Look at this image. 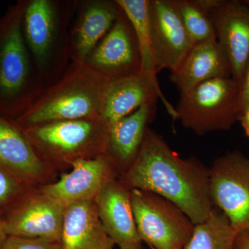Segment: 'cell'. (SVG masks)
<instances>
[{
	"label": "cell",
	"instance_id": "cell-10",
	"mask_svg": "<svg viewBox=\"0 0 249 249\" xmlns=\"http://www.w3.org/2000/svg\"><path fill=\"white\" fill-rule=\"evenodd\" d=\"M109 80L140 73V52L132 24L121 9L114 26L84 62Z\"/></svg>",
	"mask_w": 249,
	"mask_h": 249
},
{
	"label": "cell",
	"instance_id": "cell-17",
	"mask_svg": "<svg viewBox=\"0 0 249 249\" xmlns=\"http://www.w3.org/2000/svg\"><path fill=\"white\" fill-rule=\"evenodd\" d=\"M62 249H114L98 216L94 200L67 205L62 227Z\"/></svg>",
	"mask_w": 249,
	"mask_h": 249
},
{
	"label": "cell",
	"instance_id": "cell-3",
	"mask_svg": "<svg viewBox=\"0 0 249 249\" xmlns=\"http://www.w3.org/2000/svg\"><path fill=\"white\" fill-rule=\"evenodd\" d=\"M76 0H24L22 33L45 88L60 79L71 62L70 29Z\"/></svg>",
	"mask_w": 249,
	"mask_h": 249
},
{
	"label": "cell",
	"instance_id": "cell-22",
	"mask_svg": "<svg viewBox=\"0 0 249 249\" xmlns=\"http://www.w3.org/2000/svg\"><path fill=\"white\" fill-rule=\"evenodd\" d=\"M237 234L227 217L214 206L204 222L195 225L183 249H235Z\"/></svg>",
	"mask_w": 249,
	"mask_h": 249
},
{
	"label": "cell",
	"instance_id": "cell-8",
	"mask_svg": "<svg viewBox=\"0 0 249 249\" xmlns=\"http://www.w3.org/2000/svg\"><path fill=\"white\" fill-rule=\"evenodd\" d=\"M211 201L237 232L249 231V159L228 152L209 168Z\"/></svg>",
	"mask_w": 249,
	"mask_h": 249
},
{
	"label": "cell",
	"instance_id": "cell-25",
	"mask_svg": "<svg viewBox=\"0 0 249 249\" xmlns=\"http://www.w3.org/2000/svg\"><path fill=\"white\" fill-rule=\"evenodd\" d=\"M2 249H62L60 242L40 238L7 236Z\"/></svg>",
	"mask_w": 249,
	"mask_h": 249
},
{
	"label": "cell",
	"instance_id": "cell-18",
	"mask_svg": "<svg viewBox=\"0 0 249 249\" xmlns=\"http://www.w3.org/2000/svg\"><path fill=\"white\" fill-rule=\"evenodd\" d=\"M0 166L27 183L42 179L48 169L47 163L34 151L22 129L1 114Z\"/></svg>",
	"mask_w": 249,
	"mask_h": 249
},
{
	"label": "cell",
	"instance_id": "cell-4",
	"mask_svg": "<svg viewBox=\"0 0 249 249\" xmlns=\"http://www.w3.org/2000/svg\"><path fill=\"white\" fill-rule=\"evenodd\" d=\"M24 0L0 17V114L18 119L45 89L22 33Z\"/></svg>",
	"mask_w": 249,
	"mask_h": 249
},
{
	"label": "cell",
	"instance_id": "cell-30",
	"mask_svg": "<svg viewBox=\"0 0 249 249\" xmlns=\"http://www.w3.org/2000/svg\"><path fill=\"white\" fill-rule=\"evenodd\" d=\"M243 2L249 6V0H245V1H243Z\"/></svg>",
	"mask_w": 249,
	"mask_h": 249
},
{
	"label": "cell",
	"instance_id": "cell-7",
	"mask_svg": "<svg viewBox=\"0 0 249 249\" xmlns=\"http://www.w3.org/2000/svg\"><path fill=\"white\" fill-rule=\"evenodd\" d=\"M131 205L142 242L151 249H183L195 224L178 206L163 196L131 188Z\"/></svg>",
	"mask_w": 249,
	"mask_h": 249
},
{
	"label": "cell",
	"instance_id": "cell-27",
	"mask_svg": "<svg viewBox=\"0 0 249 249\" xmlns=\"http://www.w3.org/2000/svg\"><path fill=\"white\" fill-rule=\"evenodd\" d=\"M235 249H249V231L237 234L235 242Z\"/></svg>",
	"mask_w": 249,
	"mask_h": 249
},
{
	"label": "cell",
	"instance_id": "cell-29",
	"mask_svg": "<svg viewBox=\"0 0 249 249\" xmlns=\"http://www.w3.org/2000/svg\"><path fill=\"white\" fill-rule=\"evenodd\" d=\"M7 235L5 232L3 219H0V249H2Z\"/></svg>",
	"mask_w": 249,
	"mask_h": 249
},
{
	"label": "cell",
	"instance_id": "cell-20",
	"mask_svg": "<svg viewBox=\"0 0 249 249\" xmlns=\"http://www.w3.org/2000/svg\"><path fill=\"white\" fill-rule=\"evenodd\" d=\"M157 103H147L109 126L107 154L122 174L133 163L142 147L147 124L155 117Z\"/></svg>",
	"mask_w": 249,
	"mask_h": 249
},
{
	"label": "cell",
	"instance_id": "cell-1",
	"mask_svg": "<svg viewBox=\"0 0 249 249\" xmlns=\"http://www.w3.org/2000/svg\"><path fill=\"white\" fill-rule=\"evenodd\" d=\"M129 188L152 192L178 206L196 224L209 217V168L195 157L182 159L147 127L142 147L120 179Z\"/></svg>",
	"mask_w": 249,
	"mask_h": 249
},
{
	"label": "cell",
	"instance_id": "cell-9",
	"mask_svg": "<svg viewBox=\"0 0 249 249\" xmlns=\"http://www.w3.org/2000/svg\"><path fill=\"white\" fill-rule=\"evenodd\" d=\"M215 31L217 42L227 55L232 78L240 83L249 58V6L237 0H201Z\"/></svg>",
	"mask_w": 249,
	"mask_h": 249
},
{
	"label": "cell",
	"instance_id": "cell-6",
	"mask_svg": "<svg viewBox=\"0 0 249 249\" xmlns=\"http://www.w3.org/2000/svg\"><path fill=\"white\" fill-rule=\"evenodd\" d=\"M238 95L232 77L205 81L181 93L177 120L198 136L229 130L238 119Z\"/></svg>",
	"mask_w": 249,
	"mask_h": 249
},
{
	"label": "cell",
	"instance_id": "cell-26",
	"mask_svg": "<svg viewBox=\"0 0 249 249\" xmlns=\"http://www.w3.org/2000/svg\"><path fill=\"white\" fill-rule=\"evenodd\" d=\"M239 86L238 117L249 107V58L246 65ZM238 120V119H237Z\"/></svg>",
	"mask_w": 249,
	"mask_h": 249
},
{
	"label": "cell",
	"instance_id": "cell-12",
	"mask_svg": "<svg viewBox=\"0 0 249 249\" xmlns=\"http://www.w3.org/2000/svg\"><path fill=\"white\" fill-rule=\"evenodd\" d=\"M149 19L157 72L173 73L194 47L173 0H150Z\"/></svg>",
	"mask_w": 249,
	"mask_h": 249
},
{
	"label": "cell",
	"instance_id": "cell-14",
	"mask_svg": "<svg viewBox=\"0 0 249 249\" xmlns=\"http://www.w3.org/2000/svg\"><path fill=\"white\" fill-rule=\"evenodd\" d=\"M116 0H77L70 25L71 62H85L120 14Z\"/></svg>",
	"mask_w": 249,
	"mask_h": 249
},
{
	"label": "cell",
	"instance_id": "cell-13",
	"mask_svg": "<svg viewBox=\"0 0 249 249\" xmlns=\"http://www.w3.org/2000/svg\"><path fill=\"white\" fill-rule=\"evenodd\" d=\"M71 173L62 175L57 182L44 186L41 193L68 205L94 200L106 183L115 179L119 170L107 154L94 158L73 160Z\"/></svg>",
	"mask_w": 249,
	"mask_h": 249
},
{
	"label": "cell",
	"instance_id": "cell-16",
	"mask_svg": "<svg viewBox=\"0 0 249 249\" xmlns=\"http://www.w3.org/2000/svg\"><path fill=\"white\" fill-rule=\"evenodd\" d=\"M130 190L120 180L105 185L94 201L108 235L120 249H143L131 205Z\"/></svg>",
	"mask_w": 249,
	"mask_h": 249
},
{
	"label": "cell",
	"instance_id": "cell-28",
	"mask_svg": "<svg viewBox=\"0 0 249 249\" xmlns=\"http://www.w3.org/2000/svg\"><path fill=\"white\" fill-rule=\"evenodd\" d=\"M246 134L249 137V107L244 111L238 117Z\"/></svg>",
	"mask_w": 249,
	"mask_h": 249
},
{
	"label": "cell",
	"instance_id": "cell-23",
	"mask_svg": "<svg viewBox=\"0 0 249 249\" xmlns=\"http://www.w3.org/2000/svg\"><path fill=\"white\" fill-rule=\"evenodd\" d=\"M178 16L193 45L217 40L215 31L207 10L201 0H173Z\"/></svg>",
	"mask_w": 249,
	"mask_h": 249
},
{
	"label": "cell",
	"instance_id": "cell-21",
	"mask_svg": "<svg viewBox=\"0 0 249 249\" xmlns=\"http://www.w3.org/2000/svg\"><path fill=\"white\" fill-rule=\"evenodd\" d=\"M132 24L140 52L142 70L157 89L161 91L157 79V67L150 33L149 19L150 0H116Z\"/></svg>",
	"mask_w": 249,
	"mask_h": 249
},
{
	"label": "cell",
	"instance_id": "cell-19",
	"mask_svg": "<svg viewBox=\"0 0 249 249\" xmlns=\"http://www.w3.org/2000/svg\"><path fill=\"white\" fill-rule=\"evenodd\" d=\"M227 77H232L230 62L217 40H212L195 45L170 79L181 94L207 80Z\"/></svg>",
	"mask_w": 249,
	"mask_h": 249
},
{
	"label": "cell",
	"instance_id": "cell-24",
	"mask_svg": "<svg viewBox=\"0 0 249 249\" xmlns=\"http://www.w3.org/2000/svg\"><path fill=\"white\" fill-rule=\"evenodd\" d=\"M24 182L9 170L0 166V211L7 213L26 196Z\"/></svg>",
	"mask_w": 249,
	"mask_h": 249
},
{
	"label": "cell",
	"instance_id": "cell-5",
	"mask_svg": "<svg viewBox=\"0 0 249 249\" xmlns=\"http://www.w3.org/2000/svg\"><path fill=\"white\" fill-rule=\"evenodd\" d=\"M22 130L45 163H71L77 159L94 158L107 151L109 127L101 116L39 124Z\"/></svg>",
	"mask_w": 249,
	"mask_h": 249
},
{
	"label": "cell",
	"instance_id": "cell-11",
	"mask_svg": "<svg viewBox=\"0 0 249 249\" xmlns=\"http://www.w3.org/2000/svg\"><path fill=\"white\" fill-rule=\"evenodd\" d=\"M66 205L45 196L26 195L3 219L7 236L61 242Z\"/></svg>",
	"mask_w": 249,
	"mask_h": 249
},
{
	"label": "cell",
	"instance_id": "cell-2",
	"mask_svg": "<svg viewBox=\"0 0 249 249\" xmlns=\"http://www.w3.org/2000/svg\"><path fill=\"white\" fill-rule=\"evenodd\" d=\"M109 80L84 62H71L58 81L47 87L13 120L20 128L101 116Z\"/></svg>",
	"mask_w": 249,
	"mask_h": 249
},
{
	"label": "cell",
	"instance_id": "cell-15",
	"mask_svg": "<svg viewBox=\"0 0 249 249\" xmlns=\"http://www.w3.org/2000/svg\"><path fill=\"white\" fill-rule=\"evenodd\" d=\"M158 99H160L173 120H177L175 107L143 73L109 80L103 98L101 116L109 127L144 105L157 103Z\"/></svg>",
	"mask_w": 249,
	"mask_h": 249
}]
</instances>
